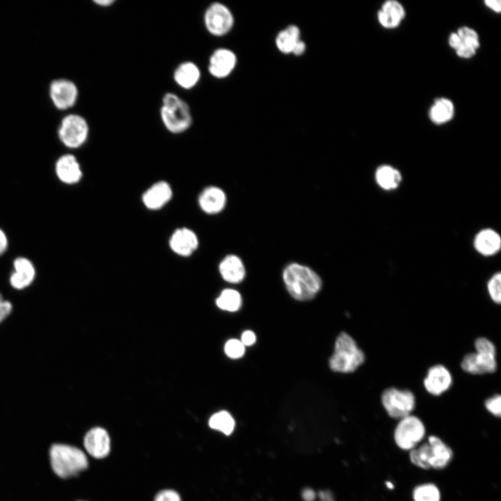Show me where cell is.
Segmentation results:
<instances>
[{"label": "cell", "mask_w": 501, "mask_h": 501, "mask_svg": "<svg viewBox=\"0 0 501 501\" xmlns=\"http://www.w3.org/2000/svg\"><path fill=\"white\" fill-rule=\"evenodd\" d=\"M283 279L289 294L299 301L312 299L322 287V280L315 271L295 262L285 267Z\"/></svg>", "instance_id": "cell-1"}, {"label": "cell", "mask_w": 501, "mask_h": 501, "mask_svg": "<svg viewBox=\"0 0 501 501\" xmlns=\"http://www.w3.org/2000/svg\"><path fill=\"white\" fill-rule=\"evenodd\" d=\"M159 117L166 129L173 134L186 132L193 124L189 104L173 92H167L162 96Z\"/></svg>", "instance_id": "cell-2"}, {"label": "cell", "mask_w": 501, "mask_h": 501, "mask_svg": "<svg viewBox=\"0 0 501 501\" xmlns=\"http://www.w3.org/2000/svg\"><path fill=\"white\" fill-rule=\"evenodd\" d=\"M49 459L54 472L63 479L77 476L88 467L86 454L79 447L67 444H53Z\"/></svg>", "instance_id": "cell-3"}, {"label": "cell", "mask_w": 501, "mask_h": 501, "mask_svg": "<svg viewBox=\"0 0 501 501\" xmlns=\"http://www.w3.org/2000/svg\"><path fill=\"white\" fill-rule=\"evenodd\" d=\"M365 354L353 338L345 332L336 338L329 367L335 372L351 373L356 370L365 361Z\"/></svg>", "instance_id": "cell-4"}, {"label": "cell", "mask_w": 501, "mask_h": 501, "mask_svg": "<svg viewBox=\"0 0 501 501\" xmlns=\"http://www.w3.org/2000/svg\"><path fill=\"white\" fill-rule=\"evenodd\" d=\"M476 352L466 354L462 359L461 368L467 373L482 374L496 370V350L493 343L485 337L475 341Z\"/></svg>", "instance_id": "cell-5"}, {"label": "cell", "mask_w": 501, "mask_h": 501, "mask_svg": "<svg viewBox=\"0 0 501 501\" xmlns=\"http://www.w3.org/2000/svg\"><path fill=\"white\" fill-rule=\"evenodd\" d=\"M57 133L58 139L64 146L69 149H77L87 141L90 127L83 116L70 113L61 119Z\"/></svg>", "instance_id": "cell-6"}, {"label": "cell", "mask_w": 501, "mask_h": 501, "mask_svg": "<svg viewBox=\"0 0 501 501\" xmlns=\"http://www.w3.org/2000/svg\"><path fill=\"white\" fill-rule=\"evenodd\" d=\"M381 403L389 416L400 420L411 414L415 406V397L408 390L391 387L383 392Z\"/></svg>", "instance_id": "cell-7"}, {"label": "cell", "mask_w": 501, "mask_h": 501, "mask_svg": "<svg viewBox=\"0 0 501 501\" xmlns=\"http://www.w3.org/2000/svg\"><path fill=\"white\" fill-rule=\"evenodd\" d=\"M425 431L422 420L411 414L399 420L394 432L395 442L400 449L410 451L424 438Z\"/></svg>", "instance_id": "cell-8"}, {"label": "cell", "mask_w": 501, "mask_h": 501, "mask_svg": "<svg viewBox=\"0 0 501 501\" xmlns=\"http://www.w3.org/2000/svg\"><path fill=\"white\" fill-rule=\"evenodd\" d=\"M234 19L229 8L221 2H213L205 9L203 24L207 31L215 37L228 34L232 29Z\"/></svg>", "instance_id": "cell-9"}, {"label": "cell", "mask_w": 501, "mask_h": 501, "mask_svg": "<svg viewBox=\"0 0 501 501\" xmlns=\"http://www.w3.org/2000/svg\"><path fill=\"white\" fill-rule=\"evenodd\" d=\"M49 95L52 104L57 109L65 111L76 104L79 97V89L73 81L66 78H58L50 83Z\"/></svg>", "instance_id": "cell-10"}, {"label": "cell", "mask_w": 501, "mask_h": 501, "mask_svg": "<svg viewBox=\"0 0 501 501\" xmlns=\"http://www.w3.org/2000/svg\"><path fill=\"white\" fill-rule=\"evenodd\" d=\"M237 64V56L230 49L218 48L210 55L207 69L211 76L216 79L228 77Z\"/></svg>", "instance_id": "cell-11"}, {"label": "cell", "mask_w": 501, "mask_h": 501, "mask_svg": "<svg viewBox=\"0 0 501 501\" xmlns=\"http://www.w3.org/2000/svg\"><path fill=\"white\" fill-rule=\"evenodd\" d=\"M54 171L58 180L68 185L78 183L83 176L79 162L77 157L70 153L63 154L56 159Z\"/></svg>", "instance_id": "cell-12"}, {"label": "cell", "mask_w": 501, "mask_h": 501, "mask_svg": "<svg viewBox=\"0 0 501 501\" xmlns=\"http://www.w3.org/2000/svg\"><path fill=\"white\" fill-rule=\"evenodd\" d=\"M86 451L92 457L103 459L108 456L111 450L110 437L106 429L96 427L90 429L84 438Z\"/></svg>", "instance_id": "cell-13"}, {"label": "cell", "mask_w": 501, "mask_h": 501, "mask_svg": "<svg viewBox=\"0 0 501 501\" xmlns=\"http://www.w3.org/2000/svg\"><path fill=\"white\" fill-rule=\"evenodd\" d=\"M13 271L10 276V285L15 289H24L33 282L36 271L31 260L24 256L17 257L13 262Z\"/></svg>", "instance_id": "cell-14"}, {"label": "cell", "mask_w": 501, "mask_h": 501, "mask_svg": "<svg viewBox=\"0 0 501 501\" xmlns=\"http://www.w3.org/2000/svg\"><path fill=\"white\" fill-rule=\"evenodd\" d=\"M452 383V377L448 369L442 365L431 367L424 379L426 390L432 395H440L447 391Z\"/></svg>", "instance_id": "cell-15"}, {"label": "cell", "mask_w": 501, "mask_h": 501, "mask_svg": "<svg viewBox=\"0 0 501 501\" xmlns=\"http://www.w3.org/2000/svg\"><path fill=\"white\" fill-rule=\"evenodd\" d=\"M173 79L175 84L184 90H191L200 82L201 70L191 61L179 63L173 70Z\"/></svg>", "instance_id": "cell-16"}, {"label": "cell", "mask_w": 501, "mask_h": 501, "mask_svg": "<svg viewBox=\"0 0 501 501\" xmlns=\"http://www.w3.org/2000/svg\"><path fill=\"white\" fill-rule=\"evenodd\" d=\"M169 246L176 254L189 256L196 250L198 240L196 233L191 230L186 228H178L172 234Z\"/></svg>", "instance_id": "cell-17"}, {"label": "cell", "mask_w": 501, "mask_h": 501, "mask_svg": "<svg viewBox=\"0 0 501 501\" xmlns=\"http://www.w3.org/2000/svg\"><path fill=\"white\" fill-rule=\"evenodd\" d=\"M172 195L170 186L166 182L160 181L143 193L142 200L147 208L155 210L164 206L171 199Z\"/></svg>", "instance_id": "cell-18"}, {"label": "cell", "mask_w": 501, "mask_h": 501, "mask_svg": "<svg viewBox=\"0 0 501 501\" xmlns=\"http://www.w3.org/2000/svg\"><path fill=\"white\" fill-rule=\"evenodd\" d=\"M427 442L430 449L429 468L440 470L447 467L453 457L451 448L436 436H430Z\"/></svg>", "instance_id": "cell-19"}, {"label": "cell", "mask_w": 501, "mask_h": 501, "mask_svg": "<svg viewBox=\"0 0 501 501\" xmlns=\"http://www.w3.org/2000/svg\"><path fill=\"white\" fill-rule=\"evenodd\" d=\"M198 202L203 212L209 214H214L221 212L224 208L226 196L221 189L211 186L202 191Z\"/></svg>", "instance_id": "cell-20"}, {"label": "cell", "mask_w": 501, "mask_h": 501, "mask_svg": "<svg viewBox=\"0 0 501 501\" xmlns=\"http://www.w3.org/2000/svg\"><path fill=\"white\" fill-rule=\"evenodd\" d=\"M218 269L223 280L230 283H241L246 276L244 264L235 255L225 256L219 264Z\"/></svg>", "instance_id": "cell-21"}, {"label": "cell", "mask_w": 501, "mask_h": 501, "mask_svg": "<svg viewBox=\"0 0 501 501\" xmlns=\"http://www.w3.org/2000/svg\"><path fill=\"white\" fill-rule=\"evenodd\" d=\"M474 247L485 256L495 255L501 247V239L495 230L487 228L479 231L474 239Z\"/></svg>", "instance_id": "cell-22"}, {"label": "cell", "mask_w": 501, "mask_h": 501, "mask_svg": "<svg viewBox=\"0 0 501 501\" xmlns=\"http://www.w3.org/2000/svg\"><path fill=\"white\" fill-rule=\"evenodd\" d=\"M454 114L453 102L445 97L436 99L429 109V116L432 122L441 125L452 120Z\"/></svg>", "instance_id": "cell-23"}, {"label": "cell", "mask_w": 501, "mask_h": 501, "mask_svg": "<svg viewBox=\"0 0 501 501\" xmlns=\"http://www.w3.org/2000/svg\"><path fill=\"white\" fill-rule=\"evenodd\" d=\"M301 40V31L299 28L291 24L280 31L276 35L275 42L278 49L285 54H292L293 50Z\"/></svg>", "instance_id": "cell-24"}, {"label": "cell", "mask_w": 501, "mask_h": 501, "mask_svg": "<svg viewBox=\"0 0 501 501\" xmlns=\"http://www.w3.org/2000/svg\"><path fill=\"white\" fill-rule=\"evenodd\" d=\"M375 180L378 185L385 190L397 189L402 180L401 173L389 165H382L377 168Z\"/></svg>", "instance_id": "cell-25"}, {"label": "cell", "mask_w": 501, "mask_h": 501, "mask_svg": "<svg viewBox=\"0 0 501 501\" xmlns=\"http://www.w3.org/2000/svg\"><path fill=\"white\" fill-rule=\"evenodd\" d=\"M241 296L239 292L233 289L223 290L216 300V305L221 310L236 312L241 305Z\"/></svg>", "instance_id": "cell-26"}, {"label": "cell", "mask_w": 501, "mask_h": 501, "mask_svg": "<svg viewBox=\"0 0 501 501\" xmlns=\"http://www.w3.org/2000/svg\"><path fill=\"white\" fill-rule=\"evenodd\" d=\"M209 426L215 430H218L225 435H230L235 426V422L232 416L225 411H221L213 414L209 420Z\"/></svg>", "instance_id": "cell-27"}, {"label": "cell", "mask_w": 501, "mask_h": 501, "mask_svg": "<svg viewBox=\"0 0 501 501\" xmlns=\"http://www.w3.org/2000/svg\"><path fill=\"white\" fill-rule=\"evenodd\" d=\"M413 498L414 501H440V493L435 484H422L414 488Z\"/></svg>", "instance_id": "cell-28"}, {"label": "cell", "mask_w": 501, "mask_h": 501, "mask_svg": "<svg viewBox=\"0 0 501 501\" xmlns=\"http://www.w3.org/2000/svg\"><path fill=\"white\" fill-rule=\"evenodd\" d=\"M245 346L237 339H230L224 346V351L228 357L232 359L241 358L245 353Z\"/></svg>", "instance_id": "cell-29"}, {"label": "cell", "mask_w": 501, "mask_h": 501, "mask_svg": "<svg viewBox=\"0 0 501 501\" xmlns=\"http://www.w3.org/2000/svg\"><path fill=\"white\" fill-rule=\"evenodd\" d=\"M501 273L497 272L488 280L487 289L492 301L500 304L501 301Z\"/></svg>", "instance_id": "cell-30"}, {"label": "cell", "mask_w": 501, "mask_h": 501, "mask_svg": "<svg viewBox=\"0 0 501 501\" xmlns=\"http://www.w3.org/2000/svg\"><path fill=\"white\" fill-rule=\"evenodd\" d=\"M381 10L396 17L401 21L406 15L405 10L403 6L399 1L395 0H388L385 1L383 3Z\"/></svg>", "instance_id": "cell-31"}, {"label": "cell", "mask_w": 501, "mask_h": 501, "mask_svg": "<svg viewBox=\"0 0 501 501\" xmlns=\"http://www.w3.org/2000/svg\"><path fill=\"white\" fill-rule=\"evenodd\" d=\"M377 18L380 24L383 27L386 29L396 28L400 24L401 22L396 17L381 10H379L378 11Z\"/></svg>", "instance_id": "cell-32"}, {"label": "cell", "mask_w": 501, "mask_h": 501, "mask_svg": "<svg viewBox=\"0 0 501 501\" xmlns=\"http://www.w3.org/2000/svg\"><path fill=\"white\" fill-rule=\"evenodd\" d=\"M485 407L488 412L495 416L500 417L501 413V397L495 395L485 401Z\"/></svg>", "instance_id": "cell-33"}, {"label": "cell", "mask_w": 501, "mask_h": 501, "mask_svg": "<svg viewBox=\"0 0 501 501\" xmlns=\"http://www.w3.org/2000/svg\"><path fill=\"white\" fill-rule=\"evenodd\" d=\"M154 501H182L178 493L172 489L160 491L155 496Z\"/></svg>", "instance_id": "cell-34"}, {"label": "cell", "mask_w": 501, "mask_h": 501, "mask_svg": "<svg viewBox=\"0 0 501 501\" xmlns=\"http://www.w3.org/2000/svg\"><path fill=\"white\" fill-rule=\"evenodd\" d=\"M455 51L458 56L462 58H470L475 56L477 49L462 41L461 45Z\"/></svg>", "instance_id": "cell-35"}, {"label": "cell", "mask_w": 501, "mask_h": 501, "mask_svg": "<svg viewBox=\"0 0 501 501\" xmlns=\"http://www.w3.org/2000/svg\"><path fill=\"white\" fill-rule=\"evenodd\" d=\"M456 33L463 41L479 40V35L477 33L474 29L468 26H462L459 28Z\"/></svg>", "instance_id": "cell-36"}, {"label": "cell", "mask_w": 501, "mask_h": 501, "mask_svg": "<svg viewBox=\"0 0 501 501\" xmlns=\"http://www.w3.org/2000/svg\"><path fill=\"white\" fill-rule=\"evenodd\" d=\"M12 303L3 299L0 301V323H1L11 312Z\"/></svg>", "instance_id": "cell-37"}, {"label": "cell", "mask_w": 501, "mask_h": 501, "mask_svg": "<svg viewBox=\"0 0 501 501\" xmlns=\"http://www.w3.org/2000/svg\"><path fill=\"white\" fill-rule=\"evenodd\" d=\"M240 341L245 347L251 346L256 341V335L252 331H245L241 335Z\"/></svg>", "instance_id": "cell-38"}, {"label": "cell", "mask_w": 501, "mask_h": 501, "mask_svg": "<svg viewBox=\"0 0 501 501\" xmlns=\"http://www.w3.org/2000/svg\"><path fill=\"white\" fill-rule=\"evenodd\" d=\"M8 247V238L5 231L0 228V257L7 250Z\"/></svg>", "instance_id": "cell-39"}, {"label": "cell", "mask_w": 501, "mask_h": 501, "mask_svg": "<svg viewBox=\"0 0 501 501\" xmlns=\"http://www.w3.org/2000/svg\"><path fill=\"white\" fill-rule=\"evenodd\" d=\"M449 45L456 50L462 43V40L456 33H452L448 38Z\"/></svg>", "instance_id": "cell-40"}, {"label": "cell", "mask_w": 501, "mask_h": 501, "mask_svg": "<svg viewBox=\"0 0 501 501\" xmlns=\"http://www.w3.org/2000/svg\"><path fill=\"white\" fill-rule=\"evenodd\" d=\"M484 3L494 12L499 13L501 10V1L500 0H486Z\"/></svg>", "instance_id": "cell-41"}, {"label": "cell", "mask_w": 501, "mask_h": 501, "mask_svg": "<svg viewBox=\"0 0 501 501\" xmlns=\"http://www.w3.org/2000/svg\"><path fill=\"white\" fill-rule=\"evenodd\" d=\"M301 496L305 501H313L316 494L312 489L306 488L302 491Z\"/></svg>", "instance_id": "cell-42"}, {"label": "cell", "mask_w": 501, "mask_h": 501, "mask_svg": "<svg viewBox=\"0 0 501 501\" xmlns=\"http://www.w3.org/2000/svg\"><path fill=\"white\" fill-rule=\"evenodd\" d=\"M306 49V45L303 41L299 40L296 45L292 54L296 56H301L304 53Z\"/></svg>", "instance_id": "cell-43"}, {"label": "cell", "mask_w": 501, "mask_h": 501, "mask_svg": "<svg viewBox=\"0 0 501 501\" xmlns=\"http://www.w3.org/2000/svg\"><path fill=\"white\" fill-rule=\"evenodd\" d=\"M321 501H334L333 496L329 491H321L319 493Z\"/></svg>", "instance_id": "cell-44"}, {"label": "cell", "mask_w": 501, "mask_h": 501, "mask_svg": "<svg viewBox=\"0 0 501 501\" xmlns=\"http://www.w3.org/2000/svg\"><path fill=\"white\" fill-rule=\"evenodd\" d=\"M94 3L101 7H109L116 3L115 0H95Z\"/></svg>", "instance_id": "cell-45"}, {"label": "cell", "mask_w": 501, "mask_h": 501, "mask_svg": "<svg viewBox=\"0 0 501 501\" xmlns=\"http://www.w3.org/2000/svg\"><path fill=\"white\" fill-rule=\"evenodd\" d=\"M385 485H386V486H387L388 488H390V489H392V488H393V487H394V486H393V484H392V483L391 482H385Z\"/></svg>", "instance_id": "cell-46"}, {"label": "cell", "mask_w": 501, "mask_h": 501, "mask_svg": "<svg viewBox=\"0 0 501 501\" xmlns=\"http://www.w3.org/2000/svg\"><path fill=\"white\" fill-rule=\"evenodd\" d=\"M3 299V296H2L1 294L0 293V301H2Z\"/></svg>", "instance_id": "cell-47"}]
</instances>
